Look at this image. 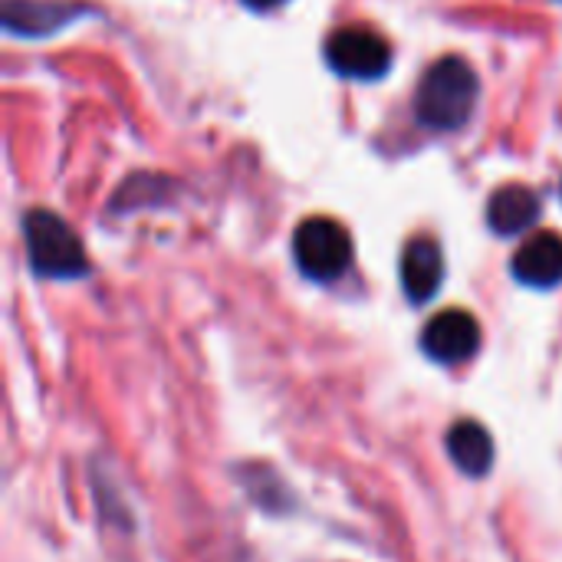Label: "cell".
<instances>
[{
	"mask_svg": "<svg viewBox=\"0 0 562 562\" xmlns=\"http://www.w3.org/2000/svg\"><path fill=\"white\" fill-rule=\"evenodd\" d=\"M474 102H477V76L461 56L438 59L425 72L415 95L418 119L428 128H441V132L464 125L474 112Z\"/></svg>",
	"mask_w": 562,
	"mask_h": 562,
	"instance_id": "obj_1",
	"label": "cell"
},
{
	"mask_svg": "<svg viewBox=\"0 0 562 562\" xmlns=\"http://www.w3.org/2000/svg\"><path fill=\"white\" fill-rule=\"evenodd\" d=\"M23 234H26V250H30V263L40 277H53V280H76L89 270L82 240L76 237V231L53 211H30L23 221Z\"/></svg>",
	"mask_w": 562,
	"mask_h": 562,
	"instance_id": "obj_2",
	"label": "cell"
},
{
	"mask_svg": "<svg viewBox=\"0 0 562 562\" xmlns=\"http://www.w3.org/2000/svg\"><path fill=\"white\" fill-rule=\"evenodd\" d=\"M296 267L319 283L339 280L352 263V240L342 224L329 217H310L293 234Z\"/></svg>",
	"mask_w": 562,
	"mask_h": 562,
	"instance_id": "obj_3",
	"label": "cell"
},
{
	"mask_svg": "<svg viewBox=\"0 0 562 562\" xmlns=\"http://www.w3.org/2000/svg\"><path fill=\"white\" fill-rule=\"evenodd\" d=\"M326 59L339 76L379 79L392 66V46L369 26H339L326 40Z\"/></svg>",
	"mask_w": 562,
	"mask_h": 562,
	"instance_id": "obj_4",
	"label": "cell"
},
{
	"mask_svg": "<svg viewBox=\"0 0 562 562\" xmlns=\"http://www.w3.org/2000/svg\"><path fill=\"white\" fill-rule=\"evenodd\" d=\"M422 349L441 362V366H458L468 362L481 349V326L471 313L464 310H445L438 313L425 333H422Z\"/></svg>",
	"mask_w": 562,
	"mask_h": 562,
	"instance_id": "obj_5",
	"label": "cell"
},
{
	"mask_svg": "<svg viewBox=\"0 0 562 562\" xmlns=\"http://www.w3.org/2000/svg\"><path fill=\"white\" fill-rule=\"evenodd\" d=\"M514 277L537 290H553L562 283V234H533L514 257Z\"/></svg>",
	"mask_w": 562,
	"mask_h": 562,
	"instance_id": "obj_6",
	"label": "cell"
},
{
	"mask_svg": "<svg viewBox=\"0 0 562 562\" xmlns=\"http://www.w3.org/2000/svg\"><path fill=\"white\" fill-rule=\"evenodd\" d=\"M445 280V254L431 237H415L402 254V286L412 303H428Z\"/></svg>",
	"mask_w": 562,
	"mask_h": 562,
	"instance_id": "obj_7",
	"label": "cell"
},
{
	"mask_svg": "<svg viewBox=\"0 0 562 562\" xmlns=\"http://www.w3.org/2000/svg\"><path fill=\"white\" fill-rule=\"evenodd\" d=\"M540 217V198L527 184H507L491 194L487 204V224L501 237H517L527 227H533Z\"/></svg>",
	"mask_w": 562,
	"mask_h": 562,
	"instance_id": "obj_8",
	"label": "cell"
},
{
	"mask_svg": "<svg viewBox=\"0 0 562 562\" xmlns=\"http://www.w3.org/2000/svg\"><path fill=\"white\" fill-rule=\"evenodd\" d=\"M448 454L464 474L484 477L494 468V438L477 422H458L448 431Z\"/></svg>",
	"mask_w": 562,
	"mask_h": 562,
	"instance_id": "obj_9",
	"label": "cell"
},
{
	"mask_svg": "<svg viewBox=\"0 0 562 562\" xmlns=\"http://www.w3.org/2000/svg\"><path fill=\"white\" fill-rule=\"evenodd\" d=\"M79 7L72 3H40V0H7L3 20L13 33H49L59 30Z\"/></svg>",
	"mask_w": 562,
	"mask_h": 562,
	"instance_id": "obj_10",
	"label": "cell"
},
{
	"mask_svg": "<svg viewBox=\"0 0 562 562\" xmlns=\"http://www.w3.org/2000/svg\"><path fill=\"white\" fill-rule=\"evenodd\" d=\"M244 3H250V7H257V10H267V7H277V3H283V0H244Z\"/></svg>",
	"mask_w": 562,
	"mask_h": 562,
	"instance_id": "obj_11",
	"label": "cell"
}]
</instances>
